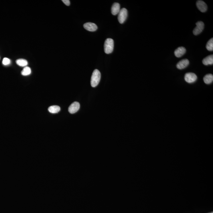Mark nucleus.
<instances>
[{
	"mask_svg": "<svg viewBox=\"0 0 213 213\" xmlns=\"http://www.w3.org/2000/svg\"><path fill=\"white\" fill-rule=\"evenodd\" d=\"M105 53L109 54L112 53L114 49V41L112 39L107 38L105 41L104 45Z\"/></svg>",
	"mask_w": 213,
	"mask_h": 213,
	"instance_id": "obj_2",
	"label": "nucleus"
},
{
	"mask_svg": "<svg viewBox=\"0 0 213 213\" xmlns=\"http://www.w3.org/2000/svg\"><path fill=\"white\" fill-rule=\"evenodd\" d=\"M10 63V60L7 58H5L3 60V64L5 65H7Z\"/></svg>",
	"mask_w": 213,
	"mask_h": 213,
	"instance_id": "obj_18",
	"label": "nucleus"
},
{
	"mask_svg": "<svg viewBox=\"0 0 213 213\" xmlns=\"http://www.w3.org/2000/svg\"><path fill=\"white\" fill-rule=\"evenodd\" d=\"M196 5L198 10L202 12H206L207 10V6L203 1H197L196 3Z\"/></svg>",
	"mask_w": 213,
	"mask_h": 213,
	"instance_id": "obj_8",
	"label": "nucleus"
},
{
	"mask_svg": "<svg viewBox=\"0 0 213 213\" xmlns=\"http://www.w3.org/2000/svg\"><path fill=\"white\" fill-rule=\"evenodd\" d=\"M196 27L193 31V33L194 35H199L203 30L204 27V24L202 21H198L196 23Z\"/></svg>",
	"mask_w": 213,
	"mask_h": 213,
	"instance_id": "obj_5",
	"label": "nucleus"
},
{
	"mask_svg": "<svg viewBox=\"0 0 213 213\" xmlns=\"http://www.w3.org/2000/svg\"><path fill=\"white\" fill-rule=\"evenodd\" d=\"M202 63L204 65L208 66L209 65H212L213 64V55H209L207 57L205 58L204 59L202 60Z\"/></svg>",
	"mask_w": 213,
	"mask_h": 213,
	"instance_id": "obj_12",
	"label": "nucleus"
},
{
	"mask_svg": "<svg viewBox=\"0 0 213 213\" xmlns=\"http://www.w3.org/2000/svg\"><path fill=\"white\" fill-rule=\"evenodd\" d=\"M127 17V11L125 8H122L118 13V19L120 23L123 24L126 20Z\"/></svg>",
	"mask_w": 213,
	"mask_h": 213,
	"instance_id": "obj_3",
	"label": "nucleus"
},
{
	"mask_svg": "<svg viewBox=\"0 0 213 213\" xmlns=\"http://www.w3.org/2000/svg\"><path fill=\"white\" fill-rule=\"evenodd\" d=\"M60 107L58 106H52L49 107L48 111L51 113H56L60 111Z\"/></svg>",
	"mask_w": 213,
	"mask_h": 213,
	"instance_id": "obj_14",
	"label": "nucleus"
},
{
	"mask_svg": "<svg viewBox=\"0 0 213 213\" xmlns=\"http://www.w3.org/2000/svg\"><path fill=\"white\" fill-rule=\"evenodd\" d=\"M189 61L188 59H183L178 63L177 65V67L178 69H183L187 67L189 65Z\"/></svg>",
	"mask_w": 213,
	"mask_h": 213,
	"instance_id": "obj_9",
	"label": "nucleus"
},
{
	"mask_svg": "<svg viewBox=\"0 0 213 213\" xmlns=\"http://www.w3.org/2000/svg\"><path fill=\"white\" fill-rule=\"evenodd\" d=\"M206 48L209 51H213V38L210 39L206 45Z\"/></svg>",
	"mask_w": 213,
	"mask_h": 213,
	"instance_id": "obj_17",
	"label": "nucleus"
},
{
	"mask_svg": "<svg viewBox=\"0 0 213 213\" xmlns=\"http://www.w3.org/2000/svg\"><path fill=\"white\" fill-rule=\"evenodd\" d=\"M197 76L194 73H188L185 75V80L188 83H194L197 80Z\"/></svg>",
	"mask_w": 213,
	"mask_h": 213,
	"instance_id": "obj_4",
	"label": "nucleus"
},
{
	"mask_svg": "<svg viewBox=\"0 0 213 213\" xmlns=\"http://www.w3.org/2000/svg\"><path fill=\"white\" fill-rule=\"evenodd\" d=\"M80 108V104L79 102H75L73 103L68 108V111L71 114L76 113Z\"/></svg>",
	"mask_w": 213,
	"mask_h": 213,
	"instance_id": "obj_6",
	"label": "nucleus"
},
{
	"mask_svg": "<svg viewBox=\"0 0 213 213\" xmlns=\"http://www.w3.org/2000/svg\"><path fill=\"white\" fill-rule=\"evenodd\" d=\"M101 79V73L98 70L96 69L93 71L91 78L90 83L92 86L95 87L100 83Z\"/></svg>",
	"mask_w": 213,
	"mask_h": 213,
	"instance_id": "obj_1",
	"label": "nucleus"
},
{
	"mask_svg": "<svg viewBox=\"0 0 213 213\" xmlns=\"http://www.w3.org/2000/svg\"><path fill=\"white\" fill-rule=\"evenodd\" d=\"M62 1L63 2L65 5H66V6H70V1L69 0H62Z\"/></svg>",
	"mask_w": 213,
	"mask_h": 213,
	"instance_id": "obj_19",
	"label": "nucleus"
},
{
	"mask_svg": "<svg viewBox=\"0 0 213 213\" xmlns=\"http://www.w3.org/2000/svg\"><path fill=\"white\" fill-rule=\"evenodd\" d=\"M186 51V48L183 47H178L175 51V54L176 57L179 58L184 55Z\"/></svg>",
	"mask_w": 213,
	"mask_h": 213,
	"instance_id": "obj_10",
	"label": "nucleus"
},
{
	"mask_svg": "<svg viewBox=\"0 0 213 213\" xmlns=\"http://www.w3.org/2000/svg\"><path fill=\"white\" fill-rule=\"evenodd\" d=\"M83 27L86 30L90 32L95 31L98 29L97 26L92 23H86L84 24Z\"/></svg>",
	"mask_w": 213,
	"mask_h": 213,
	"instance_id": "obj_7",
	"label": "nucleus"
},
{
	"mask_svg": "<svg viewBox=\"0 0 213 213\" xmlns=\"http://www.w3.org/2000/svg\"><path fill=\"white\" fill-rule=\"evenodd\" d=\"M120 10V5L118 3H114L111 7V13L113 15H117L118 14Z\"/></svg>",
	"mask_w": 213,
	"mask_h": 213,
	"instance_id": "obj_11",
	"label": "nucleus"
},
{
	"mask_svg": "<svg viewBox=\"0 0 213 213\" xmlns=\"http://www.w3.org/2000/svg\"><path fill=\"white\" fill-rule=\"evenodd\" d=\"M31 73V68L29 67L26 66L24 68L21 73L23 76H27L30 74Z\"/></svg>",
	"mask_w": 213,
	"mask_h": 213,
	"instance_id": "obj_16",
	"label": "nucleus"
},
{
	"mask_svg": "<svg viewBox=\"0 0 213 213\" xmlns=\"http://www.w3.org/2000/svg\"><path fill=\"white\" fill-rule=\"evenodd\" d=\"M204 81L206 84H210L213 82V76L211 74H208L204 77Z\"/></svg>",
	"mask_w": 213,
	"mask_h": 213,
	"instance_id": "obj_13",
	"label": "nucleus"
},
{
	"mask_svg": "<svg viewBox=\"0 0 213 213\" xmlns=\"http://www.w3.org/2000/svg\"><path fill=\"white\" fill-rule=\"evenodd\" d=\"M16 64L19 66L21 67H26L28 64V62L27 60L25 59H19L17 60L16 61Z\"/></svg>",
	"mask_w": 213,
	"mask_h": 213,
	"instance_id": "obj_15",
	"label": "nucleus"
},
{
	"mask_svg": "<svg viewBox=\"0 0 213 213\" xmlns=\"http://www.w3.org/2000/svg\"><path fill=\"white\" fill-rule=\"evenodd\" d=\"M210 213H213V212H212Z\"/></svg>",
	"mask_w": 213,
	"mask_h": 213,
	"instance_id": "obj_20",
	"label": "nucleus"
}]
</instances>
